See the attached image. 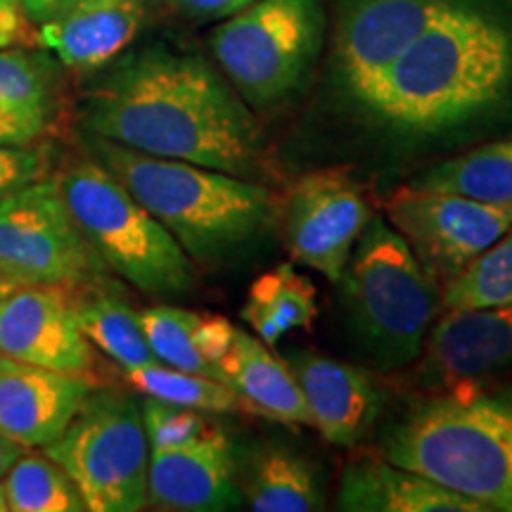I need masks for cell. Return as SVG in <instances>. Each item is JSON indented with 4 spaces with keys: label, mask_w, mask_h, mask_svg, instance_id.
Wrapping results in <instances>:
<instances>
[{
    "label": "cell",
    "mask_w": 512,
    "mask_h": 512,
    "mask_svg": "<svg viewBox=\"0 0 512 512\" xmlns=\"http://www.w3.org/2000/svg\"><path fill=\"white\" fill-rule=\"evenodd\" d=\"M10 512H86L72 477L53 458L24 453L3 477Z\"/></svg>",
    "instance_id": "obj_26"
},
{
    "label": "cell",
    "mask_w": 512,
    "mask_h": 512,
    "mask_svg": "<svg viewBox=\"0 0 512 512\" xmlns=\"http://www.w3.org/2000/svg\"><path fill=\"white\" fill-rule=\"evenodd\" d=\"M0 512H10V503H8V491H5L3 479H0Z\"/></svg>",
    "instance_id": "obj_39"
},
{
    "label": "cell",
    "mask_w": 512,
    "mask_h": 512,
    "mask_svg": "<svg viewBox=\"0 0 512 512\" xmlns=\"http://www.w3.org/2000/svg\"><path fill=\"white\" fill-rule=\"evenodd\" d=\"M147 503L171 512L240 510L245 496L226 434L211 430L185 448L150 451Z\"/></svg>",
    "instance_id": "obj_15"
},
{
    "label": "cell",
    "mask_w": 512,
    "mask_h": 512,
    "mask_svg": "<svg viewBox=\"0 0 512 512\" xmlns=\"http://www.w3.org/2000/svg\"><path fill=\"white\" fill-rule=\"evenodd\" d=\"M95 382L0 354V432L27 448H43L79 413Z\"/></svg>",
    "instance_id": "obj_16"
},
{
    "label": "cell",
    "mask_w": 512,
    "mask_h": 512,
    "mask_svg": "<svg viewBox=\"0 0 512 512\" xmlns=\"http://www.w3.org/2000/svg\"><path fill=\"white\" fill-rule=\"evenodd\" d=\"M339 285L349 328L377 366L418 361L441 306L439 285L384 216H370Z\"/></svg>",
    "instance_id": "obj_5"
},
{
    "label": "cell",
    "mask_w": 512,
    "mask_h": 512,
    "mask_svg": "<svg viewBox=\"0 0 512 512\" xmlns=\"http://www.w3.org/2000/svg\"><path fill=\"white\" fill-rule=\"evenodd\" d=\"M387 221L399 230L434 283L446 285L508 233L512 204L479 202L408 185L389 197Z\"/></svg>",
    "instance_id": "obj_10"
},
{
    "label": "cell",
    "mask_w": 512,
    "mask_h": 512,
    "mask_svg": "<svg viewBox=\"0 0 512 512\" xmlns=\"http://www.w3.org/2000/svg\"><path fill=\"white\" fill-rule=\"evenodd\" d=\"M102 261L69 214L57 178H41L0 200V275L19 287L83 285Z\"/></svg>",
    "instance_id": "obj_9"
},
{
    "label": "cell",
    "mask_w": 512,
    "mask_h": 512,
    "mask_svg": "<svg viewBox=\"0 0 512 512\" xmlns=\"http://www.w3.org/2000/svg\"><path fill=\"white\" fill-rule=\"evenodd\" d=\"M57 183L95 256L126 283L162 299L195 290L197 271L190 256L98 159L69 164Z\"/></svg>",
    "instance_id": "obj_6"
},
{
    "label": "cell",
    "mask_w": 512,
    "mask_h": 512,
    "mask_svg": "<svg viewBox=\"0 0 512 512\" xmlns=\"http://www.w3.org/2000/svg\"><path fill=\"white\" fill-rule=\"evenodd\" d=\"M124 373L138 392L176 403V406L195 408L202 413H235L242 408L238 396L214 377L185 373L164 363H150V366L131 368Z\"/></svg>",
    "instance_id": "obj_27"
},
{
    "label": "cell",
    "mask_w": 512,
    "mask_h": 512,
    "mask_svg": "<svg viewBox=\"0 0 512 512\" xmlns=\"http://www.w3.org/2000/svg\"><path fill=\"white\" fill-rule=\"evenodd\" d=\"M48 171L50 152L46 147L34 143L0 147V200L46 178Z\"/></svg>",
    "instance_id": "obj_31"
},
{
    "label": "cell",
    "mask_w": 512,
    "mask_h": 512,
    "mask_svg": "<svg viewBox=\"0 0 512 512\" xmlns=\"http://www.w3.org/2000/svg\"><path fill=\"white\" fill-rule=\"evenodd\" d=\"M46 131L34 121L19 117L15 112H8L0 107V147L5 145H31L41 133Z\"/></svg>",
    "instance_id": "obj_34"
},
{
    "label": "cell",
    "mask_w": 512,
    "mask_h": 512,
    "mask_svg": "<svg viewBox=\"0 0 512 512\" xmlns=\"http://www.w3.org/2000/svg\"><path fill=\"white\" fill-rule=\"evenodd\" d=\"M83 143L88 155L174 235L192 264L219 266L278 226L280 202L266 183L145 155L93 133H83Z\"/></svg>",
    "instance_id": "obj_3"
},
{
    "label": "cell",
    "mask_w": 512,
    "mask_h": 512,
    "mask_svg": "<svg viewBox=\"0 0 512 512\" xmlns=\"http://www.w3.org/2000/svg\"><path fill=\"white\" fill-rule=\"evenodd\" d=\"M413 188L453 192L491 204H512V138L446 159L422 174Z\"/></svg>",
    "instance_id": "obj_23"
},
{
    "label": "cell",
    "mask_w": 512,
    "mask_h": 512,
    "mask_svg": "<svg viewBox=\"0 0 512 512\" xmlns=\"http://www.w3.org/2000/svg\"><path fill=\"white\" fill-rule=\"evenodd\" d=\"M0 107L43 128L48 126L53 91L38 57L0 48Z\"/></svg>",
    "instance_id": "obj_29"
},
{
    "label": "cell",
    "mask_w": 512,
    "mask_h": 512,
    "mask_svg": "<svg viewBox=\"0 0 512 512\" xmlns=\"http://www.w3.org/2000/svg\"><path fill=\"white\" fill-rule=\"evenodd\" d=\"M335 508L347 512H486L482 503L389 463L387 458H361L344 467Z\"/></svg>",
    "instance_id": "obj_18"
},
{
    "label": "cell",
    "mask_w": 512,
    "mask_h": 512,
    "mask_svg": "<svg viewBox=\"0 0 512 512\" xmlns=\"http://www.w3.org/2000/svg\"><path fill=\"white\" fill-rule=\"evenodd\" d=\"M512 304V228L486 247L441 292V309H496Z\"/></svg>",
    "instance_id": "obj_25"
},
{
    "label": "cell",
    "mask_w": 512,
    "mask_h": 512,
    "mask_svg": "<svg viewBox=\"0 0 512 512\" xmlns=\"http://www.w3.org/2000/svg\"><path fill=\"white\" fill-rule=\"evenodd\" d=\"M219 373L221 382L238 396L240 406L247 411L285 425H311V413L290 366L259 337L238 330Z\"/></svg>",
    "instance_id": "obj_20"
},
{
    "label": "cell",
    "mask_w": 512,
    "mask_h": 512,
    "mask_svg": "<svg viewBox=\"0 0 512 512\" xmlns=\"http://www.w3.org/2000/svg\"><path fill=\"white\" fill-rule=\"evenodd\" d=\"M100 3H114V0H79V5H100Z\"/></svg>",
    "instance_id": "obj_40"
},
{
    "label": "cell",
    "mask_w": 512,
    "mask_h": 512,
    "mask_svg": "<svg viewBox=\"0 0 512 512\" xmlns=\"http://www.w3.org/2000/svg\"><path fill=\"white\" fill-rule=\"evenodd\" d=\"M235 335H238V328H233L228 318L216 316V313H197L195 347L216 370L233 349Z\"/></svg>",
    "instance_id": "obj_32"
},
{
    "label": "cell",
    "mask_w": 512,
    "mask_h": 512,
    "mask_svg": "<svg viewBox=\"0 0 512 512\" xmlns=\"http://www.w3.org/2000/svg\"><path fill=\"white\" fill-rule=\"evenodd\" d=\"M323 38V0H254L211 31L209 48L252 110H273L306 86Z\"/></svg>",
    "instance_id": "obj_7"
},
{
    "label": "cell",
    "mask_w": 512,
    "mask_h": 512,
    "mask_svg": "<svg viewBox=\"0 0 512 512\" xmlns=\"http://www.w3.org/2000/svg\"><path fill=\"white\" fill-rule=\"evenodd\" d=\"M169 3L185 17L197 19V22H211V19H226L245 10L254 0H169Z\"/></svg>",
    "instance_id": "obj_33"
},
{
    "label": "cell",
    "mask_w": 512,
    "mask_h": 512,
    "mask_svg": "<svg viewBox=\"0 0 512 512\" xmlns=\"http://www.w3.org/2000/svg\"><path fill=\"white\" fill-rule=\"evenodd\" d=\"M19 5H22L24 12H29V15H46V12L55 10L57 5L67 3V0H17Z\"/></svg>",
    "instance_id": "obj_37"
},
{
    "label": "cell",
    "mask_w": 512,
    "mask_h": 512,
    "mask_svg": "<svg viewBox=\"0 0 512 512\" xmlns=\"http://www.w3.org/2000/svg\"><path fill=\"white\" fill-rule=\"evenodd\" d=\"M143 5L138 0H114L100 5H76L60 19L43 24L38 43L57 55L74 72H93L112 62L138 34Z\"/></svg>",
    "instance_id": "obj_19"
},
{
    "label": "cell",
    "mask_w": 512,
    "mask_h": 512,
    "mask_svg": "<svg viewBox=\"0 0 512 512\" xmlns=\"http://www.w3.org/2000/svg\"><path fill=\"white\" fill-rule=\"evenodd\" d=\"M81 332L93 347L110 356L124 370L159 363L140 328L138 313L114 292H91L74 302Z\"/></svg>",
    "instance_id": "obj_24"
},
{
    "label": "cell",
    "mask_w": 512,
    "mask_h": 512,
    "mask_svg": "<svg viewBox=\"0 0 512 512\" xmlns=\"http://www.w3.org/2000/svg\"><path fill=\"white\" fill-rule=\"evenodd\" d=\"M43 453L72 477L91 512H136L147 503L150 446L140 401L93 389L79 413Z\"/></svg>",
    "instance_id": "obj_8"
},
{
    "label": "cell",
    "mask_w": 512,
    "mask_h": 512,
    "mask_svg": "<svg viewBox=\"0 0 512 512\" xmlns=\"http://www.w3.org/2000/svg\"><path fill=\"white\" fill-rule=\"evenodd\" d=\"M240 489L254 512L325 510L323 486L313 465L292 448L259 444L245 456Z\"/></svg>",
    "instance_id": "obj_21"
},
{
    "label": "cell",
    "mask_w": 512,
    "mask_h": 512,
    "mask_svg": "<svg viewBox=\"0 0 512 512\" xmlns=\"http://www.w3.org/2000/svg\"><path fill=\"white\" fill-rule=\"evenodd\" d=\"M27 451H29L27 446H22L19 441L10 439L5 432H0V479L8 475L10 467L15 465Z\"/></svg>",
    "instance_id": "obj_36"
},
{
    "label": "cell",
    "mask_w": 512,
    "mask_h": 512,
    "mask_svg": "<svg viewBox=\"0 0 512 512\" xmlns=\"http://www.w3.org/2000/svg\"><path fill=\"white\" fill-rule=\"evenodd\" d=\"M318 316L316 287L290 264L266 271L249 287L242 318L268 347L292 330H309Z\"/></svg>",
    "instance_id": "obj_22"
},
{
    "label": "cell",
    "mask_w": 512,
    "mask_h": 512,
    "mask_svg": "<svg viewBox=\"0 0 512 512\" xmlns=\"http://www.w3.org/2000/svg\"><path fill=\"white\" fill-rule=\"evenodd\" d=\"M456 0H335L332 67L358 107L408 43Z\"/></svg>",
    "instance_id": "obj_12"
},
{
    "label": "cell",
    "mask_w": 512,
    "mask_h": 512,
    "mask_svg": "<svg viewBox=\"0 0 512 512\" xmlns=\"http://www.w3.org/2000/svg\"><path fill=\"white\" fill-rule=\"evenodd\" d=\"M81 126L145 155L256 183L275 176L264 131L226 76L166 46L126 55L102 76L83 98Z\"/></svg>",
    "instance_id": "obj_1"
},
{
    "label": "cell",
    "mask_w": 512,
    "mask_h": 512,
    "mask_svg": "<svg viewBox=\"0 0 512 512\" xmlns=\"http://www.w3.org/2000/svg\"><path fill=\"white\" fill-rule=\"evenodd\" d=\"M370 216L366 195L347 169H320L287 190L278 221L292 259L339 283Z\"/></svg>",
    "instance_id": "obj_11"
},
{
    "label": "cell",
    "mask_w": 512,
    "mask_h": 512,
    "mask_svg": "<svg viewBox=\"0 0 512 512\" xmlns=\"http://www.w3.org/2000/svg\"><path fill=\"white\" fill-rule=\"evenodd\" d=\"M418 380L434 392L482 384L512 368V304L446 311L418 356Z\"/></svg>",
    "instance_id": "obj_13"
},
{
    "label": "cell",
    "mask_w": 512,
    "mask_h": 512,
    "mask_svg": "<svg viewBox=\"0 0 512 512\" xmlns=\"http://www.w3.org/2000/svg\"><path fill=\"white\" fill-rule=\"evenodd\" d=\"M24 34V10L17 0H0V48H10Z\"/></svg>",
    "instance_id": "obj_35"
},
{
    "label": "cell",
    "mask_w": 512,
    "mask_h": 512,
    "mask_svg": "<svg viewBox=\"0 0 512 512\" xmlns=\"http://www.w3.org/2000/svg\"><path fill=\"white\" fill-rule=\"evenodd\" d=\"M512 91V29L456 0L396 57L361 110L399 136H439Z\"/></svg>",
    "instance_id": "obj_2"
},
{
    "label": "cell",
    "mask_w": 512,
    "mask_h": 512,
    "mask_svg": "<svg viewBox=\"0 0 512 512\" xmlns=\"http://www.w3.org/2000/svg\"><path fill=\"white\" fill-rule=\"evenodd\" d=\"M15 290H19V285L12 283V280L5 278V275H0V304H3Z\"/></svg>",
    "instance_id": "obj_38"
},
{
    "label": "cell",
    "mask_w": 512,
    "mask_h": 512,
    "mask_svg": "<svg viewBox=\"0 0 512 512\" xmlns=\"http://www.w3.org/2000/svg\"><path fill=\"white\" fill-rule=\"evenodd\" d=\"M382 458L486 512H512V384H470L418 401L387 432Z\"/></svg>",
    "instance_id": "obj_4"
},
{
    "label": "cell",
    "mask_w": 512,
    "mask_h": 512,
    "mask_svg": "<svg viewBox=\"0 0 512 512\" xmlns=\"http://www.w3.org/2000/svg\"><path fill=\"white\" fill-rule=\"evenodd\" d=\"M140 328L147 339V347L159 363L221 380L219 370L204 358L195 347V320L197 313L181 306L157 304L140 311Z\"/></svg>",
    "instance_id": "obj_28"
},
{
    "label": "cell",
    "mask_w": 512,
    "mask_h": 512,
    "mask_svg": "<svg viewBox=\"0 0 512 512\" xmlns=\"http://www.w3.org/2000/svg\"><path fill=\"white\" fill-rule=\"evenodd\" d=\"M140 418L150 451H174L185 448L211 432L209 422L195 408L176 406V403L145 396L140 401Z\"/></svg>",
    "instance_id": "obj_30"
},
{
    "label": "cell",
    "mask_w": 512,
    "mask_h": 512,
    "mask_svg": "<svg viewBox=\"0 0 512 512\" xmlns=\"http://www.w3.org/2000/svg\"><path fill=\"white\" fill-rule=\"evenodd\" d=\"M285 363L320 437L344 448H354L370 437L380 418L382 396L363 370L304 349L287 356Z\"/></svg>",
    "instance_id": "obj_17"
},
{
    "label": "cell",
    "mask_w": 512,
    "mask_h": 512,
    "mask_svg": "<svg viewBox=\"0 0 512 512\" xmlns=\"http://www.w3.org/2000/svg\"><path fill=\"white\" fill-rule=\"evenodd\" d=\"M0 354L62 373L88 375L91 342L62 287H19L0 304Z\"/></svg>",
    "instance_id": "obj_14"
}]
</instances>
